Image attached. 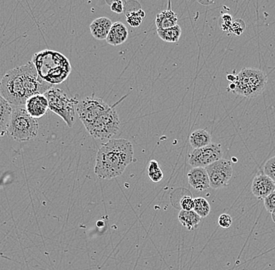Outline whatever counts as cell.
Wrapping results in <instances>:
<instances>
[{
  "instance_id": "cell-11",
  "label": "cell",
  "mask_w": 275,
  "mask_h": 270,
  "mask_svg": "<svg viewBox=\"0 0 275 270\" xmlns=\"http://www.w3.org/2000/svg\"><path fill=\"white\" fill-rule=\"evenodd\" d=\"M275 190V181L265 173L257 175L253 179L251 187L252 193L258 199H265Z\"/></svg>"
},
{
  "instance_id": "cell-30",
  "label": "cell",
  "mask_w": 275,
  "mask_h": 270,
  "mask_svg": "<svg viewBox=\"0 0 275 270\" xmlns=\"http://www.w3.org/2000/svg\"><path fill=\"white\" fill-rule=\"evenodd\" d=\"M124 2L122 0H115L110 5L111 10L118 14L124 12Z\"/></svg>"
},
{
  "instance_id": "cell-32",
  "label": "cell",
  "mask_w": 275,
  "mask_h": 270,
  "mask_svg": "<svg viewBox=\"0 0 275 270\" xmlns=\"http://www.w3.org/2000/svg\"><path fill=\"white\" fill-rule=\"evenodd\" d=\"M227 80L231 83H235L236 81V75L235 74H228L227 76Z\"/></svg>"
},
{
  "instance_id": "cell-27",
  "label": "cell",
  "mask_w": 275,
  "mask_h": 270,
  "mask_svg": "<svg viewBox=\"0 0 275 270\" xmlns=\"http://www.w3.org/2000/svg\"><path fill=\"white\" fill-rule=\"evenodd\" d=\"M264 207L269 213L272 214V212L275 210V191L272 193L264 199Z\"/></svg>"
},
{
  "instance_id": "cell-17",
  "label": "cell",
  "mask_w": 275,
  "mask_h": 270,
  "mask_svg": "<svg viewBox=\"0 0 275 270\" xmlns=\"http://www.w3.org/2000/svg\"><path fill=\"white\" fill-rule=\"evenodd\" d=\"M201 219V217L193 210L185 211L181 210L178 214V220L181 222V224L188 230L196 229L198 225L200 224Z\"/></svg>"
},
{
  "instance_id": "cell-24",
  "label": "cell",
  "mask_w": 275,
  "mask_h": 270,
  "mask_svg": "<svg viewBox=\"0 0 275 270\" xmlns=\"http://www.w3.org/2000/svg\"><path fill=\"white\" fill-rule=\"evenodd\" d=\"M246 28V25L243 20H241V19H238V20L233 21L232 24H231L230 33L234 34L236 36H239V35L243 33Z\"/></svg>"
},
{
  "instance_id": "cell-4",
  "label": "cell",
  "mask_w": 275,
  "mask_h": 270,
  "mask_svg": "<svg viewBox=\"0 0 275 270\" xmlns=\"http://www.w3.org/2000/svg\"><path fill=\"white\" fill-rule=\"evenodd\" d=\"M39 123L32 117L24 106L13 107L8 127V136L17 142H28L39 134Z\"/></svg>"
},
{
  "instance_id": "cell-6",
  "label": "cell",
  "mask_w": 275,
  "mask_h": 270,
  "mask_svg": "<svg viewBox=\"0 0 275 270\" xmlns=\"http://www.w3.org/2000/svg\"><path fill=\"white\" fill-rule=\"evenodd\" d=\"M49 103V109L64 120L69 127H72L75 119L76 106L78 100L70 98L59 88L54 87L45 92Z\"/></svg>"
},
{
  "instance_id": "cell-35",
  "label": "cell",
  "mask_w": 275,
  "mask_h": 270,
  "mask_svg": "<svg viewBox=\"0 0 275 270\" xmlns=\"http://www.w3.org/2000/svg\"><path fill=\"white\" fill-rule=\"evenodd\" d=\"M197 1H199V2H201L202 0H197Z\"/></svg>"
},
{
  "instance_id": "cell-36",
  "label": "cell",
  "mask_w": 275,
  "mask_h": 270,
  "mask_svg": "<svg viewBox=\"0 0 275 270\" xmlns=\"http://www.w3.org/2000/svg\"><path fill=\"white\" fill-rule=\"evenodd\" d=\"M0 81H1V80H0Z\"/></svg>"
},
{
  "instance_id": "cell-10",
  "label": "cell",
  "mask_w": 275,
  "mask_h": 270,
  "mask_svg": "<svg viewBox=\"0 0 275 270\" xmlns=\"http://www.w3.org/2000/svg\"><path fill=\"white\" fill-rule=\"evenodd\" d=\"M223 157L221 145L211 143L205 147L196 149L188 155V163L192 167L206 168Z\"/></svg>"
},
{
  "instance_id": "cell-14",
  "label": "cell",
  "mask_w": 275,
  "mask_h": 270,
  "mask_svg": "<svg viewBox=\"0 0 275 270\" xmlns=\"http://www.w3.org/2000/svg\"><path fill=\"white\" fill-rule=\"evenodd\" d=\"M128 38V28L121 22L113 23L106 39L108 44L117 46L125 43Z\"/></svg>"
},
{
  "instance_id": "cell-19",
  "label": "cell",
  "mask_w": 275,
  "mask_h": 270,
  "mask_svg": "<svg viewBox=\"0 0 275 270\" xmlns=\"http://www.w3.org/2000/svg\"><path fill=\"white\" fill-rule=\"evenodd\" d=\"M158 36L166 43H174L179 41L181 35V28L178 24L166 28V29H157Z\"/></svg>"
},
{
  "instance_id": "cell-26",
  "label": "cell",
  "mask_w": 275,
  "mask_h": 270,
  "mask_svg": "<svg viewBox=\"0 0 275 270\" xmlns=\"http://www.w3.org/2000/svg\"><path fill=\"white\" fill-rule=\"evenodd\" d=\"M180 207L181 210H185V211H191L194 209V199L192 197L184 196L182 199L180 200Z\"/></svg>"
},
{
  "instance_id": "cell-8",
  "label": "cell",
  "mask_w": 275,
  "mask_h": 270,
  "mask_svg": "<svg viewBox=\"0 0 275 270\" xmlns=\"http://www.w3.org/2000/svg\"><path fill=\"white\" fill-rule=\"evenodd\" d=\"M110 108V106L100 98L90 96L78 102L76 106V112L88 131L95 120Z\"/></svg>"
},
{
  "instance_id": "cell-18",
  "label": "cell",
  "mask_w": 275,
  "mask_h": 270,
  "mask_svg": "<svg viewBox=\"0 0 275 270\" xmlns=\"http://www.w3.org/2000/svg\"><path fill=\"white\" fill-rule=\"evenodd\" d=\"M189 142L194 149L205 147L211 143V134L206 130L199 129L192 133L189 138Z\"/></svg>"
},
{
  "instance_id": "cell-23",
  "label": "cell",
  "mask_w": 275,
  "mask_h": 270,
  "mask_svg": "<svg viewBox=\"0 0 275 270\" xmlns=\"http://www.w3.org/2000/svg\"><path fill=\"white\" fill-rule=\"evenodd\" d=\"M145 17L146 13L142 9H139L138 11H131L126 14V20L131 27L137 28L141 25Z\"/></svg>"
},
{
  "instance_id": "cell-9",
  "label": "cell",
  "mask_w": 275,
  "mask_h": 270,
  "mask_svg": "<svg viewBox=\"0 0 275 270\" xmlns=\"http://www.w3.org/2000/svg\"><path fill=\"white\" fill-rule=\"evenodd\" d=\"M210 180V187L213 189H220L228 184L233 174L231 162L220 159L205 168Z\"/></svg>"
},
{
  "instance_id": "cell-31",
  "label": "cell",
  "mask_w": 275,
  "mask_h": 270,
  "mask_svg": "<svg viewBox=\"0 0 275 270\" xmlns=\"http://www.w3.org/2000/svg\"><path fill=\"white\" fill-rule=\"evenodd\" d=\"M8 127L4 126L1 122H0V137H3L4 135L7 134Z\"/></svg>"
},
{
  "instance_id": "cell-20",
  "label": "cell",
  "mask_w": 275,
  "mask_h": 270,
  "mask_svg": "<svg viewBox=\"0 0 275 270\" xmlns=\"http://www.w3.org/2000/svg\"><path fill=\"white\" fill-rule=\"evenodd\" d=\"M13 107L0 94V122L6 127H9Z\"/></svg>"
},
{
  "instance_id": "cell-33",
  "label": "cell",
  "mask_w": 275,
  "mask_h": 270,
  "mask_svg": "<svg viewBox=\"0 0 275 270\" xmlns=\"http://www.w3.org/2000/svg\"><path fill=\"white\" fill-rule=\"evenodd\" d=\"M229 89H230V90L232 91V92H234V91H235V83H231V85H229Z\"/></svg>"
},
{
  "instance_id": "cell-25",
  "label": "cell",
  "mask_w": 275,
  "mask_h": 270,
  "mask_svg": "<svg viewBox=\"0 0 275 270\" xmlns=\"http://www.w3.org/2000/svg\"><path fill=\"white\" fill-rule=\"evenodd\" d=\"M264 173L269 176L275 182V157L270 159L265 164Z\"/></svg>"
},
{
  "instance_id": "cell-16",
  "label": "cell",
  "mask_w": 275,
  "mask_h": 270,
  "mask_svg": "<svg viewBox=\"0 0 275 270\" xmlns=\"http://www.w3.org/2000/svg\"><path fill=\"white\" fill-rule=\"evenodd\" d=\"M177 14L171 9V5H169V9L157 15L156 26L157 29H166L171 28L177 24Z\"/></svg>"
},
{
  "instance_id": "cell-28",
  "label": "cell",
  "mask_w": 275,
  "mask_h": 270,
  "mask_svg": "<svg viewBox=\"0 0 275 270\" xmlns=\"http://www.w3.org/2000/svg\"><path fill=\"white\" fill-rule=\"evenodd\" d=\"M218 224L223 229H228L232 225V218L228 214H221L218 218Z\"/></svg>"
},
{
  "instance_id": "cell-13",
  "label": "cell",
  "mask_w": 275,
  "mask_h": 270,
  "mask_svg": "<svg viewBox=\"0 0 275 270\" xmlns=\"http://www.w3.org/2000/svg\"><path fill=\"white\" fill-rule=\"evenodd\" d=\"M188 179L189 184L197 191H205L210 188V180L205 168H192L188 173Z\"/></svg>"
},
{
  "instance_id": "cell-1",
  "label": "cell",
  "mask_w": 275,
  "mask_h": 270,
  "mask_svg": "<svg viewBox=\"0 0 275 270\" xmlns=\"http://www.w3.org/2000/svg\"><path fill=\"white\" fill-rule=\"evenodd\" d=\"M54 87L41 79L32 61L6 72L0 81V94L11 105L22 107L35 95Z\"/></svg>"
},
{
  "instance_id": "cell-15",
  "label": "cell",
  "mask_w": 275,
  "mask_h": 270,
  "mask_svg": "<svg viewBox=\"0 0 275 270\" xmlns=\"http://www.w3.org/2000/svg\"><path fill=\"white\" fill-rule=\"evenodd\" d=\"M113 22L108 17H102L93 20L90 25L92 35L97 40H104L108 37V33Z\"/></svg>"
},
{
  "instance_id": "cell-5",
  "label": "cell",
  "mask_w": 275,
  "mask_h": 270,
  "mask_svg": "<svg viewBox=\"0 0 275 270\" xmlns=\"http://www.w3.org/2000/svg\"><path fill=\"white\" fill-rule=\"evenodd\" d=\"M268 76L256 68H243L236 75L235 94L246 98H256L262 94L268 84Z\"/></svg>"
},
{
  "instance_id": "cell-29",
  "label": "cell",
  "mask_w": 275,
  "mask_h": 270,
  "mask_svg": "<svg viewBox=\"0 0 275 270\" xmlns=\"http://www.w3.org/2000/svg\"><path fill=\"white\" fill-rule=\"evenodd\" d=\"M222 19V24L221 28L223 32H230V29H231V24H232V17H231V15L223 14L221 17Z\"/></svg>"
},
{
  "instance_id": "cell-34",
  "label": "cell",
  "mask_w": 275,
  "mask_h": 270,
  "mask_svg": "<svg viewBox=\"0 0 275 270\" xmlns=\"http://www.w3.org/2000/svg\"><path fill=\"white\" fill-rule=\"evenodd\" d=\"M272 219H273L274 222H275V210L274 212H272Z\"/></svg>"
},
{
  "instance_id": "cell-37",
  "label": "cell",
  "mask_w": 275,
  "mask_h": 270,
  "mask_svg": "<svg viewBox=\"0 0 275 270\" xmlns=\"http://www.w3.org/2000/svg\"></svg>"
},
{
  "instance_id": "cell-22",
  "label": "cell",
  "mask_w": 275,
  "mask_h": 270,
  "mask_svg": "<svg viewBox=\"0 0 275 270\" xmlns=\"http://www.w3.org/2000/svg\"><path fill=\"white\" fill-rule=\"evenodd\" d=\"M148 174L153 182H160L164 178V173L160 167L159 163L156 160H151L149 163Z\"/></svg>"
},
{
  "instance_id": "cell-7",
  "label": "cell",
  "mask_w": 275,
  "mask_h": 270,
  "mask_svg": "<svg viewBox=\"0 0 275 270\" xmlns=\"http://www.w3.org/2000/svg\"><path fill=\"white\" fill-rule=\"evenodd\" d=\"M116 104L117 103L110 107L109 109L101 114L95 120L93 125L87 131L91 136L96 139L109 141L117 134L120 122L118 114L115 109Z\"/></svg>"
},
{
  "instance_id": "cell-21",
  "label": "cell",
  "mask_w": 275,
  "mask_h": 270,
  "mask_svg": "<svg viewBox=\"0 0 275 270\" xmlns=\"http://www.w3.org/2000/svg\"><path fill=\"white\" fill-rule=\"evenodd\" d=\"M211 205L204 198L199 197L194 199V209L193 211L200 216L201 218H206L211 213Z\"/></svg>"
},
{
  "instance_id": "cell-2",
  "label": "cell",
  "mask_w": 275,
  "mask_h": 270,
  "mask_svg": "<svg viewBox=\"0 0 275 270\" xmlns=\"http://www.w3.org/2000/svg\"><path fill=\"white\" fill-rule=\"evenodd\" d=\"M133 160V146L130 141L124 138L109 140L99 149L95 173L100 179L115 178L124 173Z\"/></svg>"
},
{
  "instance_id": "cell-3",
  "label": "cell",
  "mask_w": 275,
  "mask_h": 270,
  "mask_svg": "<svg viewBox=\"0 0 275 270\" xmlns=\"http://www.w3.org/2000/svg\"><path fill=\"white\" fill-rule=\"evenodd\" d=\"M32 62L41 79L54 86L66 81L71 72L69 59L55 50H45L36 53Z\"/></svg>"
},
{
  "instance_id": "cell-12",
  "label": "cell",
  "mask_w": 275,
  "mask_h": 270,
  "mask_svg": "<svg viewBox=\"0 0 275 270\" xmlns=\"http://www.w3.org/2000/svg\"><path fill=\"white\" fill-rule=\"evenodd\" d=\"M24 107L32 117L41 118L49 110L48 100L43 94L35 95L27 100Z\"/></svg>"
}]
</instances>
